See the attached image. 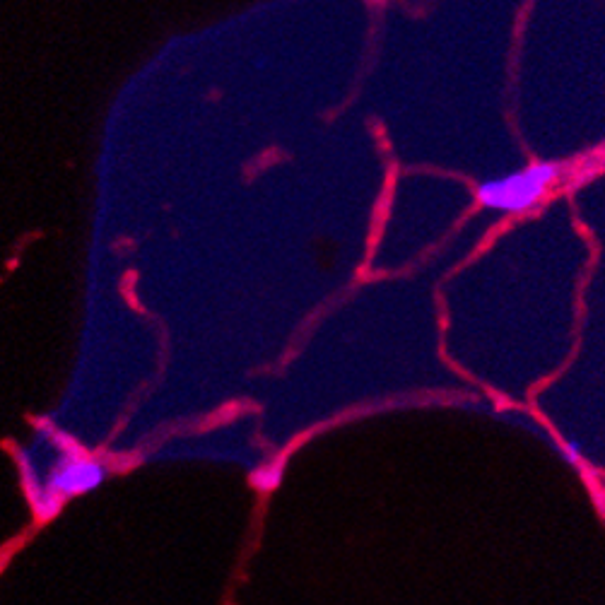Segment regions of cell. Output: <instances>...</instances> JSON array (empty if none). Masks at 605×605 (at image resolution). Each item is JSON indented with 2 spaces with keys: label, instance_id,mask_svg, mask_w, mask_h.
<instances>
[{
  "label": "cell",
  "instance_id": "obj_2",
  "mask_svg": "<svg viewBox=\"0 0 605 605\" xmlns=\"http://www.w3.org/2000/svg\"><path fill=\"white\" fill-rule=\"evenodd\" d=\"M102 466L87 458H70L63 461L61 468H56L54 478H51V495L56 499L63 495H75V492H85L95 487L102 480Z\"/></svg>",
  "mask_w": 605,
  "mask_h": 605
},
{
  "label": "cell",
  "instance_id": "obj_3",
  "mask_svg": "<svg viewBox=\"0 0 605 605\" xmlns=\"http://www.w3.org/2000/svg\"><path fill=\"white\" fill-rule=\"evenodd\" d=\"M560 451H562V458H565L567 463H572V466H577V463L581 461V456H584V451H581V444L579 442L562 444Z\"/></svg>",
  "mask_w": 605,
  "mask_h": 605
},
{
  "label": "cell",
  "instance_id": "obj_1",
  "mask_svg": "<svg viewBox=\"0 0 605 605\" xmlns=\"http://www.w3.org/2000/svg\"><path fill=\"white\" fill-rule=\"evenodd\" d=\"M569 162H536L531 167L485 179L475 196L485 210L504 215H519L538 208L555 186L567 181Z\"/></svg>",
  "mask_w": 605,
  "mask_h": 605
}]
</instances>
